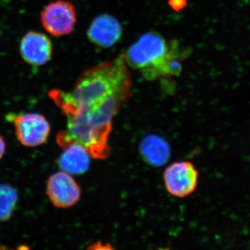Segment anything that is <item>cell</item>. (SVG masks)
Returning a JSON list of instances; mask_svg holds the SVG:
<instances>
[{"label":"cell","mask_w":250,"mask_h":250,"mask_svg":"<svg viewBox=\"0 0 250 250\" xmlns=\"http://www.w3.org/2000/svg\"><path fill=\"white\" fill-rule=\"evenodd\" d=\"M41 21L42 27L51 35L57 37L68 35L75 29L76 10L70 1H52L41 12Z\"/></svg>","instance_id":"obj_3"},{"label":"cell","mask_w":250,"mask_h":250,"mask_svg":"<svg viewBox=\"0 0 250 250\" xmlns=\"http://www.w3.org/2000/svg\"><path fill=\"white\" fill-rule=\"evenodd\" d=\"M16 137L27 147H36L45 143L50 134L51 126L45 116L37 113L11 115Z\"/></svg>","instance_id":"obj_5"},{"label":"cell","mask_w":250,"mask_h":250,"mask_svg":"<svg viewBox=\"0 0 250 250\" xmlns=\"http://www.w3.org/2000/svg\"><path fill=\"white\" fill-rule=\"evenodd\" d=\"M18 192L9 184H0V221L9 220L16 210Z\"/></svg>","instance_id":"obj_11"},{"label":"cell","mask_w":250,"mask_h":250,"mask_svg":"<svg viewBox=\"0 0 250 250\" xmlns=\"http://www.w3.org/2000/svg\"><path fill=\"white\" fill-rule=\"evenodd\" d=\"M184 56L177 41L167 42L152 31L141 36L125 53L127 65L139 70L149 80L177 76L182 72Z\"/></svg>","instance_id":"obj_2"},{"label":"cell","mask_w":250,"mask_h":250,"mask_svg":"<svg viewBox=\"0 0 250 250\" xmlns=\"http://www.w3.org/2000/svg\"><path fill=\"white\" fill-rule=\"evenodd\" d=\"M163 177L167 191L178 198L191 195L198 185V171L190 161L173 163L166 168Z\"/></svg>","instance_id":"obj_4"},{"label":"cell","mask_w":250,"mask_h":250,"mask_svg":"<svg viewBox=\"0 0 250 250\" xmlns=\"http://www.w3.org/2000/svg\"><path fill=\"white\" fill-rule=\"evenodd\" d=\"M20 52L29 65L41 66L48 62L53 53L52 41L42 33L29 31L22 39Z\"/></svg>","instance_id":"obj_7"},{"label":"cell","mask_w":250,"mask_h":250,"mask_svg":"<svg viewBox=\"0 0 250 250\" xmlns=\"http://www.w3.org/2000/svg\"><path fill=\"white\" fill-rule=\"evenodd\" d=\"M187 4V0H170V4L172 9L178 10V11L183 9Z\"/></svg>","instance_id":"obj_12"},{"label":"cell","mask_w":250,"mask_h":250,"mask_svg":"<svg viewBox=\"0 0 250 250\" xmlns=\"http://www.w3.org/2000/svg\"><path fill=\"white\" fill-rule=\"evenodd\" d=\"M58 164L62 170L70 174H82L88 170L92 158L88 151L79 143H72L62 148Z\"/></svg>","instance_id":"obj_9"},{"label":"cell","mask_w":250,"mask_h":250,"mask_svg":"<svg viewBox=\"0 0 250 250\" xmlns=\"http://www.w3.org/2000/svg\"><path fill=\"white\" fill-rule=\"evenodd\" d=\"M124 92H131V79L125 53L123 52L116 59L83 72L71 91L52 90L49 96L65 113L98 106Z\"/></svg>","instance_id":"obj_1"},{"label":"cell","mask_w":250,"mask_h":250,"mask_svg":"<svg viewBox=\"0 0 250 250\" xmlns=\"http://www.w3.org/2000/svg\"><path fill=\"white\" fill-rule=\"evenodd\" d=\"M5 150H6V144H5L2 136H0V160L4 156Z\"/></svg>","instance_id":"obj_13"},{"label":"cell","mask_w":250,"mask_h":250,"mask_svg":"<svg viewBox=\"0 0 250 250\" xmlns=\"http://www.w3.org/2000/svg\"><path fill=\"white\" fill-rule=\"evenodd\" d=\"M140 151L145 161L154 167L165 165L170 156L168 143L156 135H148L140 144Z\"/></svg>","instance_id":"obj_10"},{"label":"cell","mask_w":250,"mask_h":250,"mask_svg":"<svg viewBox=\"0 0 250 250\" xmlns=\"http://www.w3.org/2000/svg\"><path fill=\"white\" fill-rule=\"evenodd\" d=\"M88 39L95 45L108 48L116 45L123 35V27L116 18L103 14L93 20L88 28Z\"/></svg>","instance_id":"obj_8"},{"label":"cell","mask_w":250,"mask_h":250,"mask_svg":"<svg viewBox=\"0 0 250 250\" xmlns=\"http://www.w3.org/2000/svg\"><path fill=\"white\" fill-rule=\"evenodd\" d=\"M46 193L54 207L67 208L80 201L82 190L71 174L64 171L56 172L49 177Z\"/></svg>","instance_id":"obj_6"}]
</instances>
